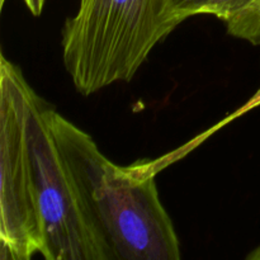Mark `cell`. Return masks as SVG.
<instances>
[{"instance_id":"obj_4","label":"cell","mask_w":260,"mask_h":260,"mask_svg":"<svg viewBox=\"0 0 260 260\" xmlns=\"http://www.w3.org/2000/svg\"><path fill=\"white\" fill-rule=\"evenodd\" d=\"M48 107L33 95L29 141L38 212L47 260H114L86 213L55 139Z\"/></svg>"},{"instance_id":"obj_5","label":"cell","mask_w":260,"mask_h":260,"mask_svg":"<svg viewBox=\"0 0 260 260\" xmlns=\"http://www.w3.org/2000/svg\"><path fill=\"white\" fill-rule=\"evenodd\" d=\"M184 17L210 14L228 23L238 13L245 9L254 0H177Z\"/></svg>"},{"instance_id":"obj_8","label":"cell","mask_w":260,"mask_h":260,"mask_svg":"<svg viewBox=\"0 0 260 260\" xmlns=\"http://www.w3.org/2000/svg\"><path fill=\"white\" fill-rule=\"evenodd\" d=\"M23 2L25 3V5H27V8L29 9V12L32 13L35 17H38V15L42 13L43 5H45L46 0H23ZM4 4L5 0H0V8H2V9L3 7H4Z\"/></svg>"},{"instance_id":"obj_6","label":"cell","mask_w":260,"mask_h":260,"mask_svg":"<svg viewBox=\"0 0 260 260\" xmlns=\"http://www.w3.org/2000/svg\"><path fill=\"white\" fill-rule=\"evenodd\" d=\"M226 25L228 32L234 37L248 41L251 45H260V0H254Z\"/></svg>"},{"instance_id":"obj_7","label":"cell","mask_w":260,"mask_h":260,"mask_svg":"<svg viewBox=\"0 0 260 260\" xmlns=\"http://www.w3.org/2000/svg\"><path fill=\"white\" fill-rule=\"evenodd\" d=\"M259 106H260V88L255 91V93L253 94V95H251V98H249V101L246 102V103L244 104V106H241L240 108L236 109V111L234 112V113L231 114V116H229L226 119H222V121H221L220 123H217V124H216V126H213L212 128L208 129L207 132H205V134H203V135L198 136L197 139L193 140L192 142L187 144V149L190 151V150L194 149L196 146H198V145H200L201 142L205 141L206 139H208V137H210L211 135L213 134V132H216V131H217V129H220L221 127L225 126V124H228L229 122H231V121H233V119H236V118H239V117H241V116H243V114H245L246 112L251 111V109H254V108H258Z\"/></svg>"},{"instance_id":"obj_2","label":"cell","mask_w":260,"mask_h":260,"mask_svg":"<svg viewBox=\"0 0 260 260\" xmlns=\"http://www.w3.org/2000/svg\"><path fill=\"white\" fill-rule=\"evenodd\" d=\"M185 19L177 0H80L61 41L76 90L90 95L129 81L152 48Z\"/></svg>"},{"instance_id":"obj_1","label":"cell","mask_w":260,"mask_h":260,"mask_svg":"<svg viewBox=\"0 0 260 260\" xmlns=\"http://www.w3.org/2000/svg\"><path fill=\"white\" fill-rule=\"evenodd\" d=\"M48 119L91 225L114 260H179V239L155 182L165 168L160 157L119 167L51 106Z\"/></svg>"},{"instance_id":"obj_9","label":"cell","mask_w":260,"mask_h":260,"mask_svg":"<svg viewBox=\"0 0 260 260\" xmlns=\"http://www.w3.org/2000/svg\"><path fill=\"white\" fill-rule=\"evenodd\" d=\"M246 259L248 260H260V245L258 248H255L254 250H251L250 253H249V255L246 256Z\"/></svg>"},{"instance_id":"obj_3","label":"cell","mask_w":260,"mask_h":260,"mask_svg":"<svg viewBox=\"0 0 260 260\" xmlns=\"http://www.w3.org/2000/svg\"><path fill=\"white\" fill-rule=\"evenodd\" d=\"M36 91L22 70L0 56V258L30 260L43 255L29 118Z\"/></svg>"}]
</instances>
